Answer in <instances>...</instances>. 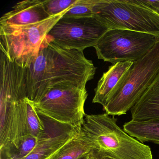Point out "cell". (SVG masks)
I'll list each match as a JSON object with an SVG mask.
<instances>
[{
	"label": "cell",
	"mask_w": 159,
	"mask_h": 159,
	"mask_svg": "<svg viewBox=\"0 0 159 159\" xmlns=\"http://www.w3.org/2000/svg\"><path fill=\"white\" fill-rule=\"evenodd\" d=\"M96 70L84 51L61 48L46 38L36 59L25 68L27 98L36 102L60 84L86 88Z\"/></svg>",
	"instance_id": "6da1fadb"
},
{
	"label": "cell",
	"mask_w": 159,
	"mask_h": 159,
	"mask_svg": "<svg viewBox=\"0 0 159 159\" xmlns=\"http://www.w3.org/2000/svg\"><path fill=\"white\" fill-rule=\"evenodd\" d=\"M106 113L86 114L81 126L94 150L113 159H153L151 149L128 134Z\"/></svg>",
	"instance_id": "7a4b0ae2"
},
{
	"label": "cell",
	"mask_w": 159,
	"mask_h": 159,
	"mask_svg": "<svg viewBox=\"0 0 159 159\" xmlns=\"http://www.w3.org/2000/svg\"><path fill=\"white\" fill-rule=\"evenodd\" d=\"M159 73V41L140 60L134 62L103 107L110 116L127 113L137 103Z\"/></svg>",
	"instance_id": "3957f363"
},
{
	"label": "cell",
	"mask_w": 159,
	"mask_h": 159,
	"mask_svg": "<svg viewBox=\"0 0 159 159\" xmlns=\"http://www.w3.org/2000/svg\"><path fill=\"white\" fill-rule=\"evenodd\" d=\"M93 17L108 30H127L159 38V15L138 0H98Z\"/></svg>",
	"instance_id": "277c9868"
},
{
	"label": "cell",
	"mask_w": 159,
	"mask_h": 159,
	"mask_svg": "<svg viewBox=\"0 0 159 159\" xmlns=\"http://www.w3.org/2000/svg\"><path fill=\"white\" fill-rule=\"evenodd\" d=\"M67 11L40 23L13 28L0 27V49L9 60L26 68L36 59L49 31Z\"/></svg>",
	"instance_id": "5b68a950"
},
{
	"label": "cell",
	"mask_w": 159,
	"mask_h": 159,
	"mask_svg": "<svg viewBox=\"0 0 159 159\" xmlns=\"http://www.w3.org/2000/svg\"><path fill=\"white\" fill-rule=\"evenodd\" d=\"M87 97L86 88L60 84L48 90L38 101L31 102L40 115L76 127L83 122Z\"/></svg>",
	"instance_id": "8992f818"
},
{
	"label": "cell",
	"mask_w": 159,
	"mask_h": 159,
	"mask_svg": "<svg viewBox=\"0 0 159 159\" xmlns=\"http://www.w3.org/2000/svg\"><path fill=\"white\" fill-rule=\"evenodd\" d=\"M159 41L147 33L122 29L108 30L94 46L98 59L112 65L135 62L146 55Z\"/></svg>",
	"instance_id": "52a82bcc"
},
{
	"label": "cell",
	"mask_w": 159,
	"mask_h": 159,
	"mask_svg": "<svg viewBox=\"0 0 159 159\" xmlns=\"http://www.w3.org/2000/svg\"><path fill=\"white\" fill-rule=\"evenodd\" d=\"M108 30L94 17L63 16L52 28L46 38L62 48L84 51L94 47Z\"/></svg>",
	"instance_id": "ba28073f"
},
{
	"label": "cell",
	"mask_w": 159,
	"mask_h": 159,
	"mask_svg": "<svg viewBox=\"0 0 159 159\" xmlns=\"http://www.w3.org/2000/svg\"><path fill=\"white\" fill-rule=\"evenodd\" d=\"M40 115L45 125L44 130L38 137L33 151L22 159H53L64 147L80 133L81 125L74 127Z\"/></svg>",
	"instance_id": "9c48e42d"
},
{
	"label": "cell",
	"mask_w": 159,
	"mask_h": 159,
	"mask_svg": "<svg viewBox=\"0 0 159 159\" xmlns=\"http://www.w3.org/2000/svg\"><path fill=\"white\" fill-rule=\"evenodd\" d=\"M51 17L43 6V0L17 2L12 10L0 18V27L17 28L34 25Z\"/></svg>",
	"instance_id": "30bf717a"
},
{
	"label": "cell",
	"mask_w": 159,
	"mask_h": 159,
	"mask_svg": "<svg viewBox=\"0 0 159 159\" xmlns=\"http://www.w3.org/2000/svg\"><path fill=\"white\" fill-rule=\"evenodd\" d=\"M134 63L131 61L118 62L109 67L107 71L103 73L95 89L93 103L105 107Z\"/></svg>",
	"instance_id": "8fae6325"
},
{
	"label": "cell",
	"mask_w": 159,
	"mask_h": 159,
	"mask_svg": "<svg viewBox=\"0 0 159 159\" xmlns=\"http://www.w3.org/2000/svg\"><path fill=\"white\" fill-rule=\"evenodd\" d=\"M130 111L132 120H134L159 118V73Z\"/></svg>",
	"instance_id": "7c38bea8"
},
{
	"label": "cell",
	"mask_w": 159,
	"mask_h": 159,
	"mask_svg": "<svg viewBox=\"0 0 159 159\" xmlns=\"http://www.w3.org/2000/svg\"><path fill=\"white\" fill-rule=\"evenodd\" d=\"M123 129L142 143L151 142L159 144V118L145 121L131 120L124 124Z\"/></svg>",
	"instance_id": "4fadbf2b"
},
{
	"label": "cell",
	"mask_w": 159,
	"mask_h": 159,
	"mask_svg": "<svg viewBox=\"0 0 159 159\" xmlns=\"http://www.w3.org/2000/svg\"><path fill=\"white\" fill-rule=\"evenodd\" d=\"M94 150L93 146L80 132L64 147L53 159H78Z\"/></svg>",
	"instance_id": "5bb4252c"
},
{
	"label": "cell",
	"mask_w": 159,
	"mask_h": 159,
	"mask_svg": "<svg viewBox=\"0 0 159 159\" xmlns=\"http://www.w3.org/2000/svg\"><path fill=\"white\" fill-rule=\"evenodd\" d=\"M25 120L27 134L38 137L44 130L45 125L41 116L28 98H25Z\"/></svg>",
	"instance_id": "9a60e30c"
},
{
	"label": "cell",
	"mask_w": 159,
	"mask_h": 159,
	"mask_svg": "<svg viewBox=\"0 0 159 159\" xmlns=\"http://www.w3.org/2000/svg\"><path fill=\"white\" fill-rule=\"evenodd\" d=\"M98 0H77L67 10L65 17L83 18L93 16V8Z\"/></svg>",
	"instance_id": "2e32d148"
},
{
	"label": "cell",
	"mask_w": 159,
	"mask_h": 159,
	"mask_svg": "<svg viewBox=\"0 0 159 159\" xmlns=\"http://www.w3.org/2000/svg\"><path fill=\"white\" fill-rule=\"evenodd\" d=\"M38 137L30 134L24 136L18 145V148L15 151L8 159H22L27 156L36 147Z\"/></svg>",
	"instance_id": "e0dca14e"
},
{
	"label": "cell",
	"mask_w": 159,
	"mask_h": 159,
	"mask_svg": "<svg viewBox=\"0 0 159 159\" xmlns=\"http://www.w3.org/2000/svg\"><path fill=\"white\" fill-rule=\"evenodd\" d=\"M77 0H43V6L50 16L59 14L69 9Z\"/></svg>",
	"instance_id": "ac0fdd59"
},
{
	"label": "cell",
	"mask_w": 159,
	"mask_h": 159,
	"mask_svg": "<svg viewBox=\"0 0 159 159\" xmlns=\"http://www.w3.org/2000/svg\"><path fill=\"white\" fill-rule=\"evenodd\" d=\"M138 1L159 15V0H138Z\"/></svg>",
	"instance_id": "d6986e66"
},
{
	"label": "cell",
	"mask_w": 159,
	"mask_h": 159,
	"mask_svg": "<svg viewBox=\"0 0 159 159\" xmlns=\"http://www.w3.org/2000/svg\"><path fill=\"white\" fill-rule=\"evenodd\" d=\"M95 152L97 155L99 159H113L111 158V157L104 155V154H102V153H100V152H98L96 151H95Z\"/></svg>",
	"instance_id": "ffe728a7"
},
{
	"label": "cell",
	"mask_w": 159,
	"mask_h": 159,
	"mask_svg": "<svg viewBox=\"0 0 159 159\" xmlns=\"http://www.w3.org/2000/svg\"><path fill=\"white\" fill-rule=\"evenodd\" d=\"M94 151H93L92 152H90L89 154L88 155H85V156H83V157H81V158H79L78 159H92V157H93V155Z\"/></svg>",
	"instance_id": "44dd1931"
},
{
	"label": "cell",
	"mask_w": 159,
	"mask_h": 159,
	"mask_svg": "<svg viewBox=\"0 0 159 159\" xmlns=\"http://www.w3.org/2000/svg\"><path fill=\"white\" fill-rule=\"evenodd\" d=\"M91 159H96V153L95 151H94L93 155V157H92Z\"/></svg>",
	"instance_id": "7402d4cb"
},
{
	"label": "cell",
	"mask_w": 159,
	"mask_h": 159,
	"mask_svg": "<svg viewBox=\"0 0 159 159\" xmlns=\"http://www.w3.org/2000/svg\"><path fill=\"white\" fill-rule=\"evenodd\" d=\"M96 153V152H95ZM96 159H98V157L96 153Z\"/></svg>",
	"instance_id": "603a6c76"
}]
</instances>
